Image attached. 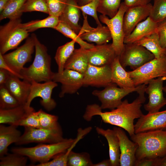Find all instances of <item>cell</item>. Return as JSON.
I'll list each match as a JSON object with an SVG mask.
<instances>
[{
  "label": "cell",
  "instance_id": "cell-1",
  "mask_svg": "<svg viewBox=\"0 0 166 166\" xmlns=\"http://www.w3.org/2000/svg\"><path fill=\"white\" fill-rule=\"evenodd\" d=\"M146 87L144 86L138 93V96L132 102L129 103L125 99L118 107L110 111H102L100 106L96 104L88 105L83 118L89 121L93 116H99L104 123L124 129L131 136L135 134L134 120L143 114L141 108L146 100L144 93Z\"/></svg>",
  "mask_w": 166,
  "mask_h": 166
},
{
  "label": "cell",
  "instance_id": "cell-2",
  "mask_svg": "<svg viewBox=\"0 0 166 166\" xmlns=\"http://www.w3.org/2000/svg\"><path fill=\"white\" fill-rule=\"evenodd\" d=\"M131 140L138 147L136 162L144 158H161L166 154V131L156 130L135 133Z\"/></svg>",
  "mask_w": 166,
  "mask_h": 166
},
{
  "label": "cell",
  "instance_id": "cell-3",
  "mask_svg": "<svg viewBox=\"0 0 166 166\" xmlns=\"http://www.w3.org/2000/svg\"><path fill=\"white\" fill-rule=\"evenodd\" d=\"M35 55L34 60L28 67H24L20 74L23 80L30 82L52 81L54 72L51 69V57L45 46L42 43L34 34Z\"/></svg>",
  "mask_w": 166,
  "mask_h": 166
},
{
  "label": "cell",
  "instance_id": "cell-4",
  "mask_svg": "<svg viewBox=\"0 0 166 166\" xmlns=\"http://www.w3.org/2000/svg\"><path fill=\"white\" fill-rule=\"evenodd\" d=\"M75 139H67L53 144H40L31 147H14L11 149L14 153L27 157L33 162L45 163L61 153L65 152L73 144Z\"/></svg>",
  "mask_w": 166,
  "mask_h": 166
},
{
  "label": "cell",
  "instance_id": "cell-5",
  "mask_svg": "<svg viewBox=\"0 0 166 166\" xmlns=\"http://www.w3.org/2000/svg\"><path fill=\"white\" fill-rule=\"evenodd\" d=\"M21 18L10 20L0 27V53L3 55L8 51L16 48L25 39L28 32L21 27Z\"/></svg>",
  "mask_w": 166,
  "mask_h": 166
},
{
  "label": "cell",
  "instance_id": "cell-6",
  "mask_svg": "<svg viewBox=\"0 0 166 166\" xmlns=\"http://www.w3.org/2000/svg\"><path fill=\"white\" fill-rule=\"evenodd\" d=\"M135 87L148 84L151 80L166 77V57L164 55L159 59L154 58L138 69L128 72Z\"/></svg>",
  "mask_w": 166,
  "mask_h": 166
},
{
  "label": "cell",
  "instance_id": "cell-7",
  "mask_svg": "<svg viewBox=\"0 0 166 166\" xmlns=\"http://www.w3.org/2000/svg\"><path fill=\"white\" fill-rule=\"evenodd\" d=\"M146 85L143 84L132 89L117 87L115 83H112L101 90H94L93 95L98 97L101 104L102 109H115L122 103V99L129 94L134 92L137 93Z\"/></svg>",
  "mask_w": 166,
  "mask_h": 166
},
{
  "label": "cell",
  "instance_id": "cell-8",
  "mask_svg": "<svg viewBox=\"0 0 166 166\" xmlns=\"http://www.w3.org/2000/svg\"><path fill=\"white\" fill-rule=\"evenodd\" d=\"M24 133L15 143L20 145L32 143L53 144L62 142L66 138L63 137L60 125L55 128L24 127Z\"/></svg>",
  "mask_w": 166,
  "mask_h": 166
},
{
  "label": "cell",
  "instance_id": "cell-9",
  "mask_svg": "<svg viewBox=\"0 0 166 166\" xmlns=\"http://www.w3.org/2000/svg\"><path fill=\"white\" fill-rule=\"evenodd\" d=\"M128 8L123 2L121 3L117 14L112 18L102 14L99 18L100 21L105 24L110 30L112 39L111 44L117 56L121 53L124 46L123 19Z\"/></svg>",
  "mask_w": 166,
  "mask_h": 166
},
{
  "label": "cell",
  "instance_id": "cell-10",
  "mask_svg": "<svg viewBox=\"0 0 166 166\" xmlns=\"http://www.w3.org/2000/svg\"><path fill=\"white\" fill-rule=\"evenodd\" d=\"M118 57L119 62L124 68L129 66L133 70L155 58L154 55L144 47L135 43L124 44Z\"/></svg>",
  "mask_w": 166,
  "mask_h": 166
},
{
  "label": "cell",
  "instance_id": "cell-11",
  "mask_svg": "<svg viewBox=\"0 0 166 166\" xmlns=\"http://www.w3.org/2000/svg\"><path fill=\"white\" fill-rule=\"evenodd\" d=\"M34 34L27 38L25 43L15 50L2 55L5 61L14 71L19 74L27 62L31 61L35 49Z\"/></svg>",
  "mask_w": 166,
  "mask_h": 166
},
{
  "label": "cell",
  "instance_id": "cell-12",
  "mask_svg": "<svg viewBox=\"0 0 166 166\" xmlns=\"http://www.w3.org/2000/svg\"><path fill=\"white\" fill-rule=\"evenodd\" d=\"M31 90L26 103V108L30 109L31 103L35 98L39 97L42 98L40 101L41 105L45 109L50 111L56 107L57 103L51 97L53 89L57 86V83L53 81L39 83L34 81L31 82Z\"/></svg>",
  "mask_w": 166,
  "mask_h": 166
},
{
  "label": "cell",
  "instance_id": "cell-13",
  "mask_svg": "<svg viewBox=\"0 0 166 166\" xmlns=\"http://www.w3.org/2000/svg\"><path fill=\"white\" fill-rule=\"evenodd\" d=\"M166 77H162L150 81L145 89V93L148 96V102L144 105V109L148 113H154L166 105V98L163 95V83Z\"/></svg>",
  "mask_w": 166,
  "mask_h": 166
},
{
  "label": "cell",
  "instance_id": "cell-14",
  "mask_svg": "<svg viewBox=\"0 0 166 166\" xmlns=\"http://www.w3.org/2000/svg\"><path fill=\"white\" fill-rule=\"evenodd\" d=\"M84 74L76 71L65 69L61 73H54L52 81L61 84L59 97H63L65 94L76 93L83 86Z\"/></svg>",
  "mask_w": 166,
  "mask_h": 166
},
{
  "label": "cell",
  "instance_id": "cell-15",
  "mask_svg": "<svg viewBox=\"0 0 166 166\" xmlns=\"http://www.w3.org/2000/svg\"><path fill=\"white\" fill-rule=\"evenodd\" d=\"M112 83L110 65L97 66L89 64L84 74L83 85L105 87Z\"/></svg>",
  "mask_w": 166,
  "mask_h": 166
},
{
  "label": "cell",
  "instance_id": "cell-16",
  "mask_svg": "<svg viewBox=\"0 0 166 166\" xmlns=\"http://www.w3.org/2000/svg\"><path fill=\"white\" fill-rule=\"evenodd\" d=\"M119 139L121 166H133L136 160L135 154L138 146L135 142L130 140L121 128L114 127L113 129Z\"/></svg>",
  "mask_w": 166,
  "mask_h": 166
},
{
  "label": "cell",
  "instance_id": "cell-17",
  "mask_svg": "<svg viewBox=\"0 0 166 166\" xmlns=\"http://www.w3.org/2000/svg\"><path fill=\"white\" fill-rule=\"evenodd\" d=\"M83 16V25L78 34L82 40L101 45L107 43L112 39L110 32L107 26L102 25L97 26L96 28L92 27L88 23L87 15Z\"/></svg>",
  "mask_w": 166,
  "mask_h": 166
},
{
  "label": "cell",
  "instance_id": "cell-18",
  "mask_svg": "<svg viewBox=\"0 0 166 166\" xmlns=\"http://www.w3.org/2000/svg\"><path fill=\"white\" fill-rule=\"evenodd\" d=\"M152 7L150 3L145 5L128 7L123 19L125 37L129 34L139 23L150 16Z\"/></svg>",
  "mask_w": 166,
  "mask_h": 166
},
{
  "label": "cell",
  "instance_id": "cell-19",
  "mask_svg": "<svg viewBox=\"0 0 166 166\" xmlns=\"http://www.w3.org/2000/svg\"><path fill=\"white\" fill-rule=\"evenodd\" d=\"M166 129V110L143 114L134 125L135 133Z\"/></svg>",
  "mask_w": 166,
  "mask_h": 166
},
{
  "label": "cell",
  "instance_id": "cell-20",
  "mask_svg": "<svg viewBox=\"0 0 166 166\" xmlns=\"http://www.w3.org/2000/svg\"><path fill=\"white\" fill-rule=\"evenodd\" d=\"M87 54L89 64L97 66L110 65L117 57L111 43L94 45Z\"/></svg>",
  "mask_w": 166,
  "mask_h": 166
},
{
  "label": "cell",
  "instance_id": "cell-21",
  "mask_svg": "<svg viewBox=\"0 0 166 166\" xmlns=\"http://www.w3.org/2000/svg\"><path fill=\"white\" fill-rule=\"evenodd\" d=\"M11 74L5 85L21 105H25L30 94L31 83Z\"/></svg>",
  "mask_w": 166,
  "mask_h": 166
},
{
  "label": "cell",
  "instance_id": "cell-22",
  "mask_svg": "<svg viewBox=\"0 0 166 166\" xmlns=\"http://www.w3.org/2000/svg\"><path fill=\"white\" fill-rule=\"evenodd\" d=\"M77 0H67L65 7L59 17L60 22H63L78 34L81 26L79 24L80 10Z\"/></svg>",
  "mask_w": 166,
  "mask_h": 166
},
{
  "label": "cell",
  "instance_id": "cell-23",
  "mask_svg": "<svg viewBox=\"0 0 166 166\" xmlns=\"http://www.w3.org/2000/svg\"><path fill=\"white\" fill-rule=\"evenodd\" d=\"M157 23L149 16L139 23L131 33L124 39V44L134 43L157 31Z\"/></svg>",
  "mask_w": 166,
  "mask_h": 166
},
{
  "label": "cell",
  "instance_id": "cell-24",
  "mask_svg": "<svg viewBox=\"0 0 166 166\" xmlns=\"http://www.w3.org/2000/svg\"><path fill=\"white\" fill-rule=\"evenodd\" d=\"M97 133L107 140L109 147V159L112 166H120V151L118 138L114 130L110 129H104L97 127Z\"/></svg>",
  "mask_w": 166,
  "mask_h": 166
},
{
  "label": "cell",
  "instance_id": "cell-25",
  "mask_svg": "<svg viewBox=\"0 0 166 166\" xmlns=\"http://www.w3.org/2000/svg\"><path fill=\"white\" fill-rule=\"evenodd\" d=\"M112 82L120 87L132 89L136 87L128 72L121 64L119 57L117 56L110 65Z\"/></svg>",
  "mask_w": 166,
  "mask_h": 166
},
{
  "label": "cell",
  "instance_id": "cell-26",
  "mask_svg": "<svg viewBox=\"0 0 166 166\" xmlns=\"http://www.w3.org/2000/svg\"><path fill=\"white\" fill-rule=\"evenodd\" d=\"M17 126L13 125L6 126L1 124L0 125V157L8 153V148L11 144H15L22 135Z\"/></svg>",
  "mask_w": 166,
  "mask_h": 166
},
{
  "label": "cell",
  "instance_id": "cell-27",
  "mask_svg": "<svg viewBox=\"0 0 166 166\" xmlns=\"http://www.w3.org/2000/svg\"><path fill=\"white\" fill-rule=\"evenodd\" d=\"M89 64L87 49L80 47L74 49L65 62L64 69L72 70L84 74Z\"/></svg>",
  "mask_w": 166,
  "mask_h": 166
},
{
  "label": "cell",
  "instance_id": "cell-28",
  "mask_svg": "<svg viewBox=\"0 0 166 166\" xmlns=\"http://www.w3.org/2000/svg\"><path fill=\"white\" fill-rule=\"evenodd\" d=\"M34 110L33 107L28 109L25 105H20L8 109H0V123L16 126L17 123L28 113Z\"/></svg>",
  "mask_w": 166,
  "mask_h": 166
},
{
  "label": "cell",
  "instance_id": "cell-29",
  "mask_svg": "<svg viewBox=\"0 0 166 166\" xmlns=\"http://www.w3.org/2000/svg\"><path fill=\"white\" fill-rule=\"evenodd\" d=\"M141 45L151 52L155 58L159 59L165 55L166 48L161 46L157 32L142 38L134 43Z\"/></svg>",
  "mask_w": 166,
  "mask_h": 166
},
{
  "label": "cell",
  "instance_id": "cell-30",
  "mask_svg": "<svg viewBox=\"0 0 166 166\" xmlns=\"http://www.w3.org/2000/svg\"><path fill=\"white\" fill-rule=\"evenodd\" d=\"M75 41L72 40L57 49L54 57L55 61L58 67V72L61 73L64 70L66 61L74 51Z\"/></svg>",
  "mask_w": 166,
  "mask_h": 166
},
{
  "label": "cell",
  "instance_id": "cell-31",
  "mask_svg": "<svg viewBox=\"0 0 166 166\" xmlns=\"http://www.w3.org/2000/svg\"><path fill=\"white\" fill-rule=\"evenodd\" d=\"M59 22L58 17L49 15L43 19L32 20L22 23L21 27L29 33L44 28H50L55 29Z\"/></svg>",
  "mask_w": 166,
  "mask_h": 166
},
{
  "label": "cell",
  "instance_id": "cell-32",
  "mask_svg": "<svg viewBox=\"0 0 166 166\" xmlns=\"http://www.w3.org/2000/svg\"><path fill=\"white\" fill-rule=\"evenodd\" d=\"M26 0H10L4 10L0 13V20L20 18L22 9Z\"/></svg>",
  "mask_w": 166,
  "mask_h": 166
},
{
  "label": "cell",
  "instance_id": "cell-33",
  "mask_svg": "<svg viewBox=\"0 0 166 166\" xmlns=\"http://www.w3.org/2000/svg\"><path fill=\"white\" fill-rule=\"evenodd\" d=\"M55 29L65 37L75 41L81 47L86 49H89L93 48L94 46L93 44L88 43L82 40L74 30L63 22L59 21Z\"/></svg>",
  "mask_w": 166,
  "mask_h": 166
},
{
  "label": "cell",
  "instance_id": "cell-34",
  "mask_svg": "<svg viewBox=\"0 0 166 166\" xmlns=\"http://www.w3.org/2000/svg\"><path fill=\"white\" fill-rule=\"evenodd\" d=\"M121 0H100L97 12L111 18L117 13Z\"/></svg>",
  "mask_w": 166,
  "mask_h": 166
},
{
  "label": "cell",
  "instance_id": "cell-35",
  "mask_svg": "<svg viewBox=\"0 0 166 166\" xmlns=\"http://www.w3.org/2000/svg\"><path fill=\"white\" fill-rule=\"evenodd\" d=\"M89 154L86 152L77 153L71 150L68 158L69 166H93Z\"/></svg>",
  "mask_w": 166,
  "mask_h": 166
},
{
  "label": "cell",
  "instance_id": "cell-36",
  "mask_svg": "<svg viewBox=\"0 0 166 166\" xmlns=\"http://www.w3.org/2000/svg\"><path fill=\"white\" fill-rule=\"evenodd\" d=\"M81 139L80 136H77L73 144L65 152L58 154L52 160L45 163H39L35 166H66L69 154L78 141Z\"/></svg>",
  "mask_w": 166,
  "mask_h": 166
},
{
  "label": "cell",
  "instance_id": "cell-37",
  "mask_svg": "<svg viewBox=\"0 0 166 166\" xmlns=\"http://www.w3.org/2000/svg\"><path fill=\"white\" fill-rule=\"evenodd\" d=\"M20 105L5 85H0V109H12Z\"/></svg>",
  "mask_w": 166,
  "mask_h": 166
},
{
  "label": "cell",
  "instance_id": "cell-38",
  "mask_svg": "<svg viewBox=\"0 0 166 166\" xmlns=\"http://www.w3.org/2000/svg\"><path fill=\"white\" fill-rule=\"evenodd\" d=\"M28 157L14 153H7L0 157V166H25Z\"/></svg>",
  "mask_w": 166,
  "mask_h": 166
},
{
  "label": "cell",
  "instance_id": "cell-39",
  "mask_svg": "<svg viewBox=\"0 0 166 166\" xmlns=\"http://www.w3.org/2000/svg\"><path fill=\"white\" fill-rule=\"evenodd\" d=\"M157 23L166 18V0H154L149 16Z\"/></svg>",
  "mask_w": 166,
  "mask_h": 166
},
{
  "label": "cell",
  "instance_id": "cell-40",
  "mask_svg": "<svg viewBox=\"0 0 166 166\" xmlns=\"http://www.w3.org/2000/svg\"><path fill=\"white\" fill-rule=\"evenodd\" d=\"M38 112L40 128L51 129L60 126L57 116L48 113L42 109L39 110Z\"/></svg>",
  "mask_w": 166,
  "mask_h": 166
},
{
  "label": "cell",
  "instance_id": "cell-41",
  "mask_svg": "<svg viewBox=\"0 0 166 166\" xmlns=\"http://www.w3.org/2000/svg\"><path fill=\"white\" fill-rule=\"evenodd\" d=\"M39 11L49 14V11L45 0H26L22 9V13Z\"/></svg>",
  "mask_w": 166,
  "mask_h": 166
},
{
  "label": "cell",
  "instance_id": "cell-42",
  "mask_svg": "<svg viewBox=\"0 0 166 166\" xmlns=\"http://www.w3.org/2000/svg\"><path fill=\"white\" fill-rule=\"evenodd\" d=\"M16 126L40 128L38 111L36 112L34 110L29 113L17 123Z\"/></svg>",
  "mask_w": 166,
  "mask_h": 166
},
{
  "label": "cell",
  "instance_id": "cell-43",
  "mask_svg": "<svg viewBox=\"0 0 166 166\" xmlns=\"http://www.w3.org/2000/svg\"><path fill=\"white\" fill-rule=\"evenodd\" d=\"M99 1L93 0L85 5L78 6L80 10L82 12L83 15H88L92 17L95 21L97 26L102 25L97 14Z\"/></svg>",
  "mask_w": 166,
  "mask_h": 166
},
{
  "label": "cell",
  "instance_id": "cell-44",
  "mask_svg": "<svg viewBox=\"0 0 166 166\" xmlns=\"http://www.w3.org/2000/svg\"><path fill=\"white\" fill-rule=\"evenodd\" d=\"M48 7L49 15L58 17L65 7L67 0H45Z\"/></svg>",
  "mask_w": 166,
  "mask_h": 166
},
{
  "label": "cell",
  "instance_id": "cell-45",
  "mask_svg": "<svg viewBox=\"0 0 166 166\" xmlns=\"http://www.w3.org/2000/svg\"><path fill=\"white\" fill-rule=\"evenodd\" d=\"M156 32L159 38L160 44L163 48H166V18L157 22Z\"/></svg>",
  "mask_w": 166,
  "mask_h": 166
},
{
  "label": "cell",
  "instance_id": "cell-46",
  "mask_svg": "<svg viewBox=\"0 0 166 166\" xmlns=\"http://www.w3.org/2000/svg\"><path fill=\"white\" fill-rule=\"evenodd\" d=\"M144 158L136 162L135 166H157L159 158Z\"/></svg>",
  "mask_w": 166,
  "mask_h": 166
},
{
  "label": "cell",
  "instance_id": "cell-47",
  "mask_svg": "<svg viewBox=\"0 0 166 166\" xmlns=\"http://www.w3.org/2000/svg\"><path fill=\"white\" fill-rule=\"evenodd\" d=\"M0 68L4 69L12 74L15 75L20 79H23L22 77L20 74L13 70L6 63L4 59L2 54L0 53Z\"/></svg>",
  "mask_w": 166,
  "mask_h": 166
},
{
  "label": "cell",
  "instance_id": "cell-48",
  "mask_svg": "<svg viewBox=\"0 0 166 166\" xmlns=\"http://www.w3.org/2000/svg\"><path fill=\"white\" fill-rule=\"evenodd\" d=\"M151 0H124V2L128 7L143 6L149 3Z\"/></svg>",
  "mask_w": 166,
  "mask_h": 166
},
{
  "label": "cell",
  "instance_id": "cell-49",
  "mask_svg": "<svg viewBox=\"0 0 166 166\" xmlns=\"http://www.w3.org/2000/svg\"><path fill=\"white\" fill-rule=\"evenodd\" d=\"M11 74L7 71L0 68V85L5 84Z\"/></svg>",
  "mask_w": 166,
  "mask_h": 166
},
{
  "label": "cell",
  "instance_id": "cell-50",
  "mask_svg": "<svg viewBox=\"0 0 166 166\" xmlns=\"http://www.w3.org/2000/svg\"><path fill=\"white\" fill-rule=\"evenodd\" d=\"M93 166H112L110 159L104 160L99 163L93 164Z\"/></svg>",
  "mask_w": 166,
  "mask_h": 166
},
{
  "label": "cell",
  "instance_id": "cell-51",
  "mask_svg": "<svg viewBox=\"0 0 166 166\" xmlns=\"http://www.w3.org/2000/svg\"><path fill=\"white\" fill-rule=\"evenodd\" d=\"M157 166H166V154L159 158Z\"/></svg>",
  "mask_w": 166,
  "mask_h": 166
},
{
  "label": "cell",
  "instance_id": "cell-52",
  "mask_svg": "<svg viewBox=\"0 0 166 166\" xmlns=\"http://www.w3.org/2000/svg\"><path fill=\"white\" fill-rule=\"evenodd\" d=\"M10 0H0V12L4 10Z\"/></svg>",
  "mask_w": 166,
  "mask_h": 166
},
{
  "label": "cell",
  "instance_id": "cell-53",
  "mask_svg": "<svg viewBox=\"0 0 166 166\" xmlns=\"http://www.w3.org/2000/svg\"><path fill=\"white\" fill-rule=\"evenodd\" d=\"M79 6L85 5L93 1V0H77Z\"/></svg>",
  "mask_w": 166,
  "mask_h": 166
},
{
  "label": "cell",
  "instance_id": "cell-54",
  "mask_svg": "<svg viewBox=\"0 0 166 166\" xmlns=\"http://www.w3.org/2000/svg\"><path fill=\"white\" fill-rule=\"evenodd\" d=\"M163 91L166 93V86L163 87Z\"/></svg>",
  "mask_w": 166,
  "mask_h": 166
},
{
  "label": "cell",
  "instance_id": "cell-55",
  "mask_svg": "<svg viewBox=\"0 0 166 166\" xmlns=\"http://www.w3.org/2000/svg\"><path fill=\"white\" fill-rule=\"evenodd\" d=\"M165 57H166V52H165Z\"/></svg>",
  "mask_w": 166,
  "mask_h": 166
},
{
  "label": "cell",
  "instance_id": "cell-56",
  "mask_svg": "<svg viewBox=\"0 0 166 166\" xmlns=\"http://www.w3.org/2000/svg\"></svg>",
  "mask_w": 166,
  "mask_h": 166
}]
</instances>
